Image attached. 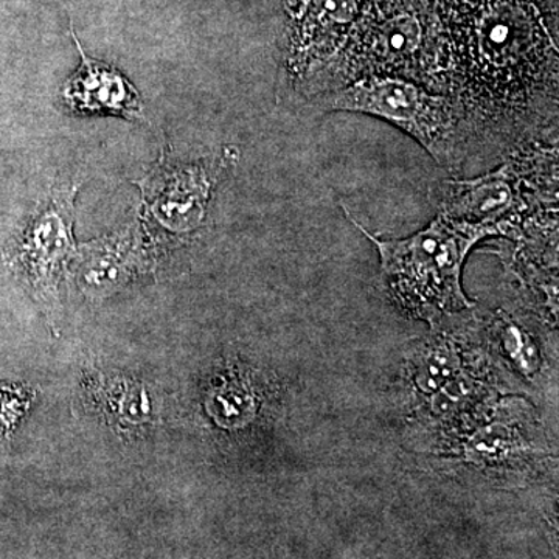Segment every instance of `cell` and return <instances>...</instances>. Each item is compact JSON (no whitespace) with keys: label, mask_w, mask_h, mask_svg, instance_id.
<instances>
[{"label":"cell","mask_w":559,"mask_h":559,"mask_svg":"<svg viewBox=\"0 0 559 559\" xmlns=\"http://www.w3.org/2000/svg\"><path fill=\"white\" fill-rule=\"evenodd\" d=\"M227 162L202 164L175 173L167 180V189L164 182V189L151 202V212L162 226L175 231H191L200 227L207 212L213 186Z\"/></svg>","instance_id":"obj_7"},{"label":"cell","mask_w":559,"mask_h":559,"mask_svg":"<svg viewBox=\"0 0 559 559\" xmlns=\"http://www.w3.org/2000/svg\"><path fill=\"white\" fill-rule=\"evenodd\" d=\"M76 47L81 64L62 87L64 105L76 114H110L123 119H143L142 100L131 81L112 66L87 58L79 40Z\"/></svg>","instance_id":"obj_6"},{"label":"cell","mask_w":559,"mask_h":559,"mask_svg":"<svg viewBox=\"0 0 559 559\" xmlns=\"http://www.w3.org/2000/svg\"><path fill=\"white\" fill-rule=\"evenodd\" d=\"M460 360L450 345H433L423 353L415 369V382L426 393L437 392L457 377Z\"/></svg>","instance_id":"obj_10"},{"label":"cell","mask_w":559,"mask_h":559,"mask_svg":"<svg viewBox=\"0 0 559 559\" xmlns=\"http://www.w3.org/2000/svg\"><path fill=\"white\" fill-rule=\"evenodd\" d=\"M344 207L349 221L380 252L381 285L390 300L412 318L433 322L471 307L462 289L466 255L489 231L437 216L426 229L404 240H378Z\"/></svg>","instance_id":"obj_2"},{"label":"cell","mask_w":559,"mask_h":559,"mask_svg":"<svg viewBox=\"0 0 559 559\" xmlns=\"http://www.w3.org/2000/svg\"><path fill=\"white\" fill-rule=\"evenodd\" d=\"M255 390L240 374H229L210 389L205 409L221 428L240 429L257 414Z\"/></svg>","instance_id":"obj_9"},{"label":"cell","mask_w":559,"mask_h":559,"mask_svg":"<svg viewBox=\"0 0 559 559\" xmlns=\"http://www.w3.org/2000/svg\"><path fill=\"white\" fill-rule=\"evenodd\" d=\"M87 395L110 425L135 432L156 421L153 396L142 382L119 374H90Z\"/></svg>","instance_id":"obj_8"},{"label":"cell","mask_w":559,"mask_h":559,"mask_svg":"<svg viewBox=\"0 0 559 559\" xmlns=\"http://www.w3.org/2000/svg\"><path fill=\"white\" fill-rule=\"evenodd\" d=\"M150 255L135 227L76 248L72 260L79 288L90 299H105L150 271Z\"/></svg>","instance_id":"obj_5"},{"label":"cell","mask_w":559,"mask_h":559,"mask_svg":"<svg viewBox=\"0 0 559 559\" xmlns=\"http://www.w3.org/2000/svg\"><path fill=\"white\" fill-rule=\"evenodd\" d=\"M557 142L525 140L506 154L496 170L439 183L437 207L443 218L487 229L516 230L535 213L557 212Z\"/></svg>","instance_id":"obj_3"},{"label":"cell","mask_w":559,"mask_h":559,"mask_svg":"<svg viewBox=\"0 0 559 559\" xmlns=\"http://www.w3.org/2000/svg\"><path fill=\"white\" fill-rule=\"evenodd\" d=\"M76 191L75 183L51 187L14 242V267L50 316L60 307L58 288L76 252L73 240Z\"/></svg>","instance_id":"obj_4"},{"label":"cell","mask_w":559,"mask_h":559,"mask_svg":"<svg viewBox=\"0 0 559 559\" xmlns=\"http://www.w3.org/2000/svg\"><path fill=\"white\" fill-rule=\"evenodd\" d=\"M314 98L322 110L366 114L388 121L417 140L448 170H460L473 154L492 153L462 102L417 81L369 76Z\"/></svg>","instance_id":"obj_1"},{"label":"cell","mask_w":559,"mask_h":559,"mask_svg":"<svg viewBox=\"0 0 559 559\" xmlns=\"http://www.w3.org/2000/svg\"><path fill=\"white\" fill-rule=\"evenodd\" d=\"M316 9L325 20L337 25H347L358 14L356 0H316Z\"/></svg>","instance_id":"obj_11"}]
</instances>
